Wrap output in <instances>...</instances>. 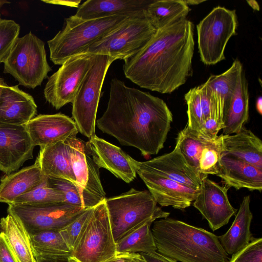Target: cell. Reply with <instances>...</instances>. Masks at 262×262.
Here are the masks:
<instances>
[{
  "label": "cell",
  "mask_w": 262,
  "mask_h": 262,
  "mask_svg": "<svg viewBox=\"0 0 262 262\" xmlns=\"http://www.w3.org/2000/svg\"><path fill=\"white\" fill-rule=\"evenodd\" d=\"M105 200L92 208L72 251L80 262H103L116 255Z\"/></svg>",
  "instance_id": "8"
},
{
  "label": "cell",
  "mask_w": 262,
  "mask_h": 262,
  "mask_svg": "<svg viewBox=\"0 0 262 262\" xmlns=\"http://www.w3.org/2000/svg\"><path fill=\"white\" fill-rule=\"evenodd\" d=\"M228 189L205 177L202 180L200 192L193 202V206L207 221L213 231L227 224L237 211L228 199Z\"/></svg>",
  "instance_id": "14"
},
{
  "label": "cell",
  "mask_w": 262,
  "mask_h": 262,
  "mask_svg": "<svg viewBox=\"0 0 262 262\" xmlns=\"http://www.w3.org/2000/svg\"><path fill=\"white\" fill-rule=\"evenodd\" d=\"M37 260L67 261L72 256L58 230H45L30 234Z\"/></svg>",
  "instance_id": "30"
},
{
  "label": "cell",
  "mask_w": 262,
  "mask_h": 262,
  "mask_svg": "<svg viewBox=\"0 0 262 262\" xmlns=\"http://www.w3.org/2000/svg\"><path fill=\"white\" fill-rule=\"evenodd\" d=\"M183 2L188 6L189 5H197L204 2V0H183Z\"/></svg>",
  "instance_id": "48"
},
{
  "label": "cell",
  "mask_w": 262,
  "mask_h": 262,
  "mask_svg": "<svg viewBox=\"0 0 262 262\" xmlns=\"http://www.w3.org/2000/svg\"><path fill=\"white\" fill-rule=\"evenodd\" d=\"M136 165L195 189H200L202 179L207 177L188 164L177 143L172 151L146 161H137Z\"/></svg>",
  "instance_id": "18"
},
{
  "label": "cell",
  "mask_w": 262,
  "mask_h": 262,
  "mask_svg": "<svg viewBox=\"0 0 262 262\" xmlns=\"http://www.w3.org/2000/svg\"><path fill=\"white\" fill-rule=\"evenodd\" d=\"M151 228L157 251L180 262H229L218 236L203 228L168 218Z\"/></svg>",
  "instance_id": "3"
},
{
  "label": "cell",
  "mask_w": 262,
  "mask_h": 262,
  "mask_svg": "<svg viewBox=\"0 0 262 262\" xmlns=\"http://www.w3.org/2000/svg\"><path fill=\"white\" fill-rule=\"evenodd\" d=\"M36 160L45 176L65 179L77 186L72 168L70 148L67 139L40 147Z\"/></svg>",
  "instance_id": "23"
},
{
  "label": "cell",
  "mask_w": 262,
  "mask_h": 262,
  "mask_svg": "<svg viewBox=\"0 0 262 262\" xmlns=\"http://www.w3.org/2000/svg\"><path fill=\"white\" fill-rule=\"evenodd\" d=\"M128 16L116 15L86 20L73 15L66 18L63 28L48 41L50 60L54 64L61 66L70 57L83 53Z\"/></svg>",
  "instance_id": "4"
},
{
  "label": "cell",
  "mask_w": 262,
  "mask_h": 262,
  "mask_svg": "<svg viewBox=\"0 0 262 262\" xmlns=\"http://www.w3.org/2000/svg\"><path fill=\"white\" fill-rule=\"evenodd\" d=\"M37 108L31 95L6 84L0 95V124L25 125L35 117Z\"/></svg>",
  "instance_id": "21"
},
{
  "label": "cell",
  "mask_w": 262,
  "mask_h": 262,
  "mask_svg": "<svg viewBox=\"0 0 262 262\" xmlns=\"http://www.w3.org/2000/svg\"><path fill=\"white\" fill-rule=\"evenodd\" d=\"M72 168L84 208H93L106 199L99 168L93 162L86 142L76 136L68 138Z\"/></svg>",
  "instance_id": "12"
},
{
  "label": "cell",
  "mask_w": 262,
  "mask_h": 262,
  "mask_svg": "<svg viewBox=\"0 0 262 262\" xmlns=\"http://www.w3.org/2000/svg\"><path fill=\"white\" fill-rule=\"evenodd\" d=\"M0 262H16L1 232H0Z\"/></svg>",
  "instance_id": "43"
},
{
  "label": "cell",
  "mask_w": 262,
  "mask_h": 262,
  "mask_svg": "<svg viewBox=\"0 0 262 262\" xmlns=\"http://www.w3.org/2000/svg\"><path fill=\"white\" fill-rule=\"evenodd\" d=\"M243 70L242 63L236 58L227 71L220 75H211L205 82L212 91L216 105V118L220 122L223 123L224 114Z\"/></svg>",
  "instance_id": "29"
},
{
  "label": "cell",
  "mask_w": 262,
  "mask_h": 262,
  "mask_svg": "<svg viewBox=\"0 0 262 262\" xmlns=\"http://www.w3.org/2000/svg\"><path fill=\"white\" fill-rule=\"evenodd\" d=\"M61 203H65L63 194L51 187L46 177L34 189L17 197L9 205L41 206Z\"/></svg>",
  "instance_id": "33"
},
{
  "label": "cell",
  "mask_w": 262,
  "mask_h": 262,
  "mask_svg": "<svg viewBox=\"0 0 262 262\" xmlns=\"http://www.w3.org/2000/svg\"><path fill=\"white\" fill-rule=\"evenodd\" d=\"M193 30L186 18L157 30L142 50L124 60L126 78L162 94L176 90L192 75Z\"/></svg>",
  "instance_id": "2"
},
{
  "label": "cell",
  "mask_w": 262,
  "mask_h": 262,
  "mask_svg": "<svg viewBox=\"0 0 262 262\" xmlns=\"http://www.w3.org/2000/svg\"><path fill=\"white\" fill-rule=\"evenodd\" d=\"M151 219L116 243V253H150L157 251L151 230Z\"/></svg>",
  "instance_id": "32"
},
{
  "label": "cell",
  "mask_w": 262,
  "mask_h": 262,
  "mask_svg": "<svg viewBox=\"0 0 262 262\" xmlns=\"http://www.w3.org/2000/svg\"><path fill=\"white\" fill-rule=\"evenodd\" d=\"M222 135L223 152L262 169V142L253 132L243 127L236 134Z\"/></svg>",
  "instance_id": "27"
},
{
  "label": "cell",
  "mask_w": 262,
  "mask_h": 262,
  "mask_svg": "<svg viewBox=\"0 0 262 262\" xmlns=\"http://www.w3.org/2000/svg\"><path fill=\"white\" fill-rule=\"evenodd\" d=\"M89 154L97 167L103 168L127 183L136 177V160L118 147L96 135L86 142Z\"/></svg>",
  "instance_id": "17"
},
{
  "label": "cell",
  "mask_w": 262,
  "mask_h": 262,
  "mask_svg": "<svg viewBox=\"0 0 262 262\" xmlns=\"http://www.w3.org/2000/svg\"><path fill=\"white\" fill-rule=\"evenodd\" d=\"M229 262H262V238L253 237L247 245L232 255Z\"/></svg>",
  "instance_id": "40"
},
{
  "label": "cell",
  "mask_w": 262,
  "mask_h": 262,
  "mask_svg": "<svg viewBox=\"0 0 262 262\" xmlns=\"http://www.w3.org/2000/svg\"><path fill=\"white\" fill-rule=\"evenodd\" d=\"M0 229L16 262H37L30 234L16 215L2 217Z\"/></svg>",
  "instance_id": "24"
},
{
  "label": "cell",
  "mask_w": 262,
  "mask_h": 262,
  "mask_svg": "<svg viewBox=\"0 0 262 262\" xmlns=\"http://www.w3.org/2000/svg\"><path fill=\"white\" fill-rule=\"evenodd\" d=\"M37 262H67V261L38 260Z\"/></svg>",
  "instance_id": "51"
},
{
  "label": "cell",
  "mask_w": 262,
  "mask_h": 262,
  "mask_svg": "<svg viewBox=\"0 0 262 262\" xmlns=\"http://www.w3.org/2000/svg\"><path fill=\"white\" fill-rule=\"evenodd\" d=\"M146 262H178L164 256L157 251L150 253H140Z\"/></svg>",
  "instance_id": "45"
},
{
  "label": "cell",
  "mask_w": 262,
  "mask_h": 262,
  "mask_svg": "<svg viewBox=\"0 0 262 262\" xmlns=\"http://www.w3.org/2000/svg\"><path fill=\"white\" fill-rule=\"evenodd\" d=\"M96 54L81 53L70 57L49 78L43 91L47 102L56 110L72 103Z\"/></svg>",
  "instance_id": "11"
},
{
  "label": "cell",
  "mask_w": 262,
  "mask_h": 262,
  "mask_svg": "<svg viewBox=\"0 0 262 262\" xmlns=\"http://www.w3.org/2000/svg\"><path fill=\"white\" fill-rule=\"evenodd\" d=\"M172 114L162 99L112 79L106 109L96 125L122 145L134 147L147 157L163 148Z\"/></svg>",
  "instance_id": "1"
},
{
  "label": "cell",
  "mask_w": 262,
  "mask_h": 262,
  "mask_svg": "<svg viewBox=\"0 0 262 262\" xmlns=\"http://www.w3.org/2000/svg\"><path fill=\"white\" fill-rule=\"evenodd\" d=\"M4 63L5 73L31 89L40 85L51 71L44 42L31 32L17 39Z\"/></svg>",
  "instance_id": "7"
},
{
  "label": "cell",
  "mask_w": 262,
  "mask_h": 262,
  "mask_svg": "<svg viewBox=\"0 0 262 262\" xmlns=\"http://www.w3.org/2000/svg\"><path fill=\"white\" fill-rule=\"evenodd\" d=\"M20 26L11 19H0V63L4 62L18 38Z\"/></svg>",
  "instance_id": "37"
},
{
  "label": "cell",
  "mask_w": 262,
  "mask_h": 262,
  "mask_svg": "<svg viewBox=\"0 0 262 262\" xmlns=\"http://www.w3.org/2000/svg\"><path fill=\"white\" fill-rule=\"evenodd\" d=\"M184 98L187 105L186 126L191 130L199 133L204 119L198 86L190 89L185 94Z\"/></svg>",
  "instance_id": "36"
},
{
  "label": "cell",
  "mask_w": 262,
  "mask_h": 262,
  "mask_svg": "<svg viewBox=\"0 0 262 262\" xmlns=\"http://www.w3.org/2000/svg\"><path fill=\"white\" fill-rule=\"evenodd\" d=\"M85 209L65 203L41 206L8 205L7 212L16 215L31 234L45 230L59 231Z\"/></svg>",
  "instance_id": "13"
},
{
  "label": "cell",
  "mask_w": 262,
  "mask_h": 262,
  "mask_svg": "<svg viewBox=\"0 0 262 262\" xmlns=\"http://www.w3.org/2000/svg\"><path fill=\"white\" fill-rule=\"evenodd\" d=\"M93 208L85 209L73 221L59 231L72 252Z\"/></svg>",
  "instance_id": "38"
},
{
  "label": "cell",
  "mask_w": 262,
  "mask_h": 262,
  "mask_svg": "<svg viewBox=\"0 0 262 262\" xmlns=\"http://www.w3.org/2000/svg\"><path fill=\"white\" fill-rule=\"evenodd\" d=\"M112 230L116 243L149 220L167 217L170 213L157 206L148 190L134 188L105 199Z\"/></svg>",
  "instance_id": "5"
},
{
  "label": "cell",
  "mask_w": 262,
  "mask_h": 262,
  "mask_svg": "<svg viewBox=\"0 0 262 262\" xmlns=\"http://www.w3.org/2000/svg\"><path fill=\"white\" fill-rule=\"evenodd\" d=\"M8 3H9V2L7 1H5V0H0V11H1V9L2 8V7L5 4H8ZM0 16H1V14H0ZM1 17H0V19H1Z\"/></svg>",
  "instance_id": "52"
},
{
  "label": "cell",
  "mask_w": 262,
  "mask_h": 262,
  "mask_svg": "<svg viewBox=\"0 0 262 262\" xmlns=\"http://www.w3.org/2000/svg\"><path fill=\"white\" fill-rule=\"evenodd\" d=\"M36 160L35 163L1 179L0 202L9 205L17 197L31 191L44 180Z\"/></svg>",
  "instance_id": "25"
},
{
  "label": "cell",
  "mask_w": 262,
  "mask_h": 262,
  "mask_svg": "<svg viewBox=\"0 0 262 262\" xmlns=\"http://www.w3.org/2000/svg\"><path fill=\"white\" fill-rule=\"evenodd\" d=\"M248 5L254 10L259 11V6L258 3L255 1H247Z\"/></svg>",
  "instance_id": "49"
},
{
  "label": "cell",
  "mask_w": 262,
  "mask_h": 262,
  "mask_svg": "<svg viewBox=\"0 0 262 262\" xmlns=\"http://www.w3.org/2000/svg\"><path fill=\"white\" fill-rule=\"evenodd\" d=\"M34 145L25 125L0 124V171H17L33 158Z\"/></svg>",
  "instance_id": "15"
},
{
  "label": "cell",
  "mask_w": 262,
  "mask_h": 262,
  "mask_svg": "<svg viewBox=\"0 0 262 262\" xmlns=\"http://www.w3.org/2000/svg\"><path fill=\"white\" fill-rule=\"evenodd\" d=\"M103 262H114L113 258Z\"/></svg>",
  "instance_id": "54"
},
{
  "label": "cell",
  "mask_w": 262,
  "mask_h": 262,
  "mask_svg": "<svg viewBox=\"0 0 262 262\" xmlns=\"http://www.w3.org/2000/svg\"><path fill=\"white\" fill-rule=\"evenodd\" d=\"M6 84H7L4 81V80L2 78L0 77V95L3 88Z\"/></svg>",
  "instance_id": "50"
},
{
  "label": "cell",
  "mask_w": 262,
  "mask_h": 262,
  "mask_svg": "<svg viewBox=\"0 0 262 262\" xmlns=\"http://www.w3.org/2000/svg\"><path fill=\"white\" fill-rule=\"evenodd\" d=\"M249 95L244 71L242 72L229 106L223 116V135L238 133L249 118Z\"/></svg>",
  "instance_id": "28"
},
{
  "label": "cell",
  "mask_w": 262,
  "mask_h": 262,
  "mask_svg": "<svg viewBox=\"0 0 262 262\" xmlns=\"http://www.w3.org/2000/svg\"><path fill=\"white\" fill-rule=\"evenodd\" d=\"M33 144L40 147L76 136L78 133L73 119L61 113L40 114L25 125Z\"/></svg>",
  "instance_id": "19"
},
{
  "label": "cell",
  "mask_w": 262,
  "mask_h": 262,
  "mask_svg": "<svg viewBox=\"0 0 262 262\" xmlns=\"http://www.w3.org/2000/svg\"><path fill=\"white\" fill-rule=\"evenodd\" d=\"M222 134L209 141L203 148L199 160V171L203 176L216 175L223 152Z\"/></svg>",
  "instance_id": "35"
},
{
  "label": "cell",
  "mask_w": 262,
  "mask_h": 262,
  "mask_svg": "<svg viewBox=\"0 0 262 262\" xmlns=\"http://www.w3.org/2000/svg\"><path fill=\"white\" fill-rule=\"evenodd\" d=\"M67 262H80L73 257H70L67 261Z\"/></svg>",
  "instance_id": "53"
},
{
  "label": "cell",
  "mask_w": 262,
  "mask_h": 262,
  "mask_svg": "<svg viewBox=\"0 0 262 262\" xmlns=\"http://www.w3.org/2000/svg\"><path fill=\"white\" fill-rule=\"evenodd\" d=\"M198 88L204 120L211 117L216 118L215 102L211 88L205 82Z\"/></svg>",
  "instance_id": "41"
},
{
  "label": "cell",
  "mask_w": 262,
  "mask_h": 262,
  "mask_svg": "<svg viewBox=\"0 0 262 262\" xmlns=\"http://www.w3.org/2000/svg\"><path fill=\"white\" fill-rule=\"evenodd\" d=\"M152 0H88L78 7L76 17L94 19L116 15L131 16L146 10Z\"/></svg>",
  "instance_id": "22"
},
{
  "label": "cell",
  "mask_w": 262,
  "mask_h": 262,
  "mask_svg": "<svg viewBox=\"0 0 262 262\" xmlns=\"http://www.w3.org/2000/svg\"><path fill=\"white\" fill-rule=\"evenodd\" d=\"M44 2L48 3H52L56 5H61L70 7H78L81 1H43Z\"/></svg>",
  "instance_id": "46"
},
{
  "label": "cell",
  "mask_w": 262,
  "mask_h": 262,
  "mask_svg": "<svg viewBox=\"0 0 262 262\" xmlns=\"http://www.w3.org/2000/svg\"><path fill=\"white\" fill-rule=\"evenodd\" d=\"M114 59L96 54L72 102V115L78 131L88 138L95 135L96 115L105 75Z\"/></svg>",
  "instance_id": "9"
},
{
  "label": "cell",
  "mask_w": 262,
  "mask_h": 262,
  "mask_svg": "<svg viewBox=\"0 0 262 262\" xmlns=\"http://www.w3.org/2000/svg\"><path fill=\"white\" fill-rule=\"evenodd\" d=\"M136 171L157 203L162 207L184 210L191 205L200 192V189L184 185L138 166Z\"/></svg>",
  "instance_id": "16"
},
{
  "label": "cell",
  "mask_w": 262,
  "mask_h": 262,
  "mask_svg": "<svg viewBox=\"0 0 262 262\" xmlns=\"http://www.w3.org/2000/svg\"><path fill=\"white\" fill-rule=\"evenodd\" d=\"M47 178L51 187L58 189L63 194L65 203L84 208L81 195L76 185L65 179Z\"/></svg>",
  "instance_id": "39"
},
{
  "label": "cell",
  "mask_w": 262,
  "mask_h": 262,
  "mask_svg": "<svg viewBox=\"0 0 262 262\" xmlns=\"http://www.w3.org/2000/svg\"><path fill=\"white\" fill-rule=\"evenodd\" d=\"M223 128V123L219 122L215 117H211L204 120L199 135L206 139L214 140L218 136V133Z\"/></svg>",
  "instance_id": "42"
},
{
  "label": "cell",
  "mask_w": 262,
  "mask_h": 262,
  "mask_svg": "<svg viewBox=\"0 0 262 262\" xmlns=\"http://www.w3.org/2000/svg\"><path fill=\"white\" fill-rule=\"evenodd\" d=\"M250 196L244 197L235 219L228 230L218 236L225 252L232 255L247 245L252 238L250 226L253 214L250 208Z\"/></svg>",
  "instance_id": "26"
},
{
  "label": "cell",
  "mask_w": 262,
  "mask_h": 262,
  "mask_svg": "<svg viewBox=\"0 0 262 262\" xmlns=\"http://www.w3.org/2000/svg\"><path fill=\"white\" fill-rule=\"evenodd\" d=\"M189 6L183 0H152L146 9V16L159 30L186 18Z\"/></svg>",
  "instance_id": "31"
},
{
  "label": "cell",
  "mask_w": 262,
  "mask_h": 262,
  "mask_svg": "<svg viewBox=\"0 0 262 262\" xmlns=\"http://www.w3.org/2000/svg\"><path fill=\"white\" fill-rule=\"evenodd\" d=\"M256 109L257 112L261 115L262 114V97H258L256 101Z\"/></svg>",
  "instance_id": "47"
},
{
  "label": "cell",
  "mask_w": 262,
  "mask_h": 262,
  "mask_svg": "<svg viewBox=\"0 0 262 262\" xmlns=\"http://www.w3.org/2000/svg\"><path fill=\"white\" fill-rule=\"evenodd\" d=\"M145 11L127 17L83 53L105 55L114 60H125L139 52L157 31L147 18Z\"/></svg>",
  "instance_id": "6"
},
{
  "label": "cell",
  "mask_w": 262,
  "mask_h": 262,
  "mask_svg": "<svg viewBox=\"0 0 262 262\" xmlns=\"http://www.w3.org/2000/svg\"><path fill=\"white\" fill-rule=\"evenodd\" d=\"M211 140H213L203 138L199 133L191 130L186 126L178 134L176 143L181 152L188 164L199 173V160L201 151Z\"/></svg>",
  "instance_id": "34"
},
{
  "label": "cell",
  "mask_w": 262,
  "mask_h": 262,
  "mask_svg": "<svg viewBox=\"0 0 262 262\" xmlns=\"http://www.w3.org/2000/svg\"><path fill=\"white\" fill-rule=\"evenodd\" d=\"M113 259L114 262H146L140 253L116 254Z\"/></svg>",
  "instance_id": "44"
},
{
  "label": "cell",
  "mask_w": 262,
  "mask_h": 262,
  "mask_svg": "<svg viewBox=\"0 0 262 262\" xmlns=\"http://www.w3.org/2000/svg\"><path fill=\"white\" fill-rule=\"evenodd\" d=\"M216 176L229 188L262 189V169L228 154L223 152Z\"/></svg>",
  "instance_id": "20"
},
{
  "label": "cell",
  "mask_w": 262,
  "mask_h": 262,
  "mask_svg": "<svg viewBox=\"0 0 262 262\" xmlns=\"http://www.w3.org/2000/svg\"><path fill=\"white\" fill-rule=\"evenodd\" d=\"M236 11L224 7L214 8L196 26L198 45L201 60L207 66L225 59L227 42L236 34Z\"/></svg>",
  "instance_id": "10"
}]
</instances>
